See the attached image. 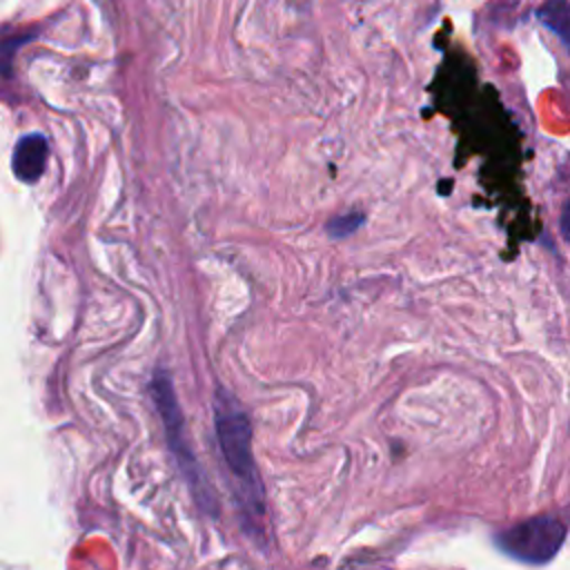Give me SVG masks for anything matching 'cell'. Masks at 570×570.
<instances>
[{"mask_svg":"<svg viewBox=\"0 0 570 570\" xmlns=\"http://www.w3.org/2000/svg\"><path fill=\"white\" fill-rule=\"evenodd\" d=\"M214 428L223 461L232 474L238 503L247 517L261 521L265 512L263 485L252 452V425L238 403L218 392L214 399Z\"/></svg>","mask_w":570,"mask_h":570,"instance_id":"obj_1","label":"cell"},{"mask_svg":"<svg viewBox=\"0 0 570 570\" xmlns=\"http://www.w3.org/2000/svg\"><path fill=\"white\" fill-rule=\"evenodd\" d=\"M151 399L156 403V410H158V416L165 425V434H167V443H169V450L174 452L178 465H180V472L183 476L187 479V483L194 488V494H196V501L200 503L203 510L212 512L214 510V499H212V492H209V485L205 483V476L198 468V461L189 448V441L185 436V421H183V412H180V405H178V399H176V392H174V383L171 379L167 376V372H156L154 374V381H151Z\"/></svg>","mask_w":570,"mask_h":570,"instance_id":"obj_2","label":"cell"},{"mask_svg":"<svg viewBox=\"0 0 570 570\" xmlns=\"http://www.w3.org/2000/svg\"><path fill=\"white\" fill-rule=\"evenodd\" d=\"M566 541V525L554 517H532L508 530H501L494 539L497 548L514 561L543 566L557 557Z\"/></svg>","mask_w":570,"mask_h":570,"instance_id":"obj_3","label":"cell"},{"mask_svg":"<svg viewBox=\"0 0 570 570\" xmlns=\"http://www.w3.org/2000/svg\"><path fill=\"white\" fill-rule=\"evenodd\" d=\"M47 156H49V145L42 134H27L22 136L11 156V169L16 178L22 183H36L47 167Z\"/></svg>","mask_w":570,"mask_h":570,"instance_id":"obj_4","label":"cell"},{"mask_svg":"<svg viewBox=\"0 0 570 570\" xmlns=\"http://www.w3.org/2000/svg\"><path fill=\"white\" fill-rule=\"evenodd\" d=\"M537 16L570 49V2L568 0H546L537 9Z\"/></svg>","mask_w":570,"mask_h":570,"instance_id":"obj_5","label":"cell"},{"mask_svg":"<svg viewBox=\"0 0 570 570\" xmlns=\"http://www.w3.org/2000/svg\"><path fill=\"white\" fill-rule=\"evenodd\" d=\"M361 223H363V216H361L358 212L338 214V216H334V218L327 223V232H330V236H334V238H336V236L343 238V236L354 234Z\"/></svg>","mask_w":570,"mask_h":570,"instance_id":"obj_6","label":"cell"},{"mask_svg":"<svg viewBox=\"0 0 570 570\" xmlns=\"http://www.w3.org/2000/svg\"><path fill=\"white\" fill-rule=\"evenodd\" d=\"M559 227H561V234H563V238L570 243V205L563 209V214H561V220H559Z\"/></svg>","mask_w":570,"mask_h":570,"instance_id":"obj_7","label":"cell"}]
</instances>
